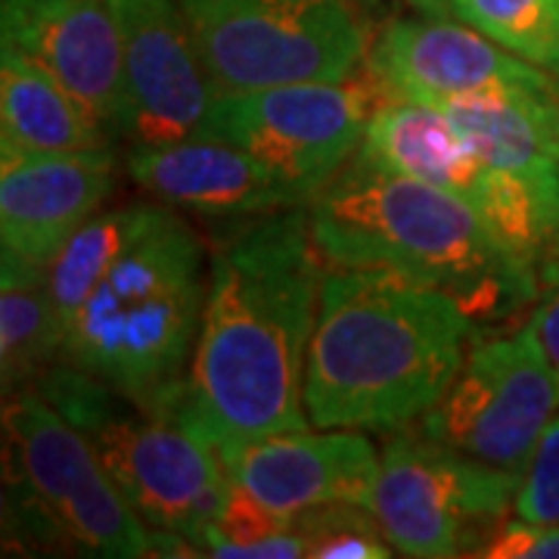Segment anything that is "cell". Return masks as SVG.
Returning <instances> with one entry per match:
<instances>
[{"mask_svg": "<svg viewBox=\"0 0 559 559\" xmlns=\"http://www.w3.org/2000/svg\"><path fill=\"white\" fill-rule=\"evenodd\" d=\"M326 264L308 205L227 221L180 419L212 448L305 429V364Z\"/></svg>", "mask_w": 559, "mask_h": 559, "instance_id": "obj_1", "label": "cell"}, {"mask_svg": "<svg viewBox=\"0 0 559 559\" xmlns=\"http://www.w3.org/2000/svg\"><path fill=\"white\" fill-rule=\"evenodd\" d=\"M479 323L454 296L382 267H326L305 364L318 429L395 432L457 377Z\"/></svg>", "mask_w": 559, "mask_h": 559, "instance_id": "obj_2", "label": "cell"}, {"mask_svg": "<svg viewBox=\"0 0 559 559\" xmlns=\"http://www.w3.org/2000/svg\"><path fill=\"white\" fill-rule=\"evenodd\" d=\"M308 227L326 267H382L429 283L479 326L520 318L538 296V264L513 252L469 202L358 153L308 202Z\"/></svg>", "mask_w": 559, "mask_h": 559, "instance_id": "obj_3", "label": "cell"}, {"mask_svg": "<svg viewBox=\"0 0 559 559\" xmlns=\"http://www.w3.org/2000/svg\"><path fill=\"white\" fill-rule=\"evenodd\" d=\"M212 249L162 202L72 323L62 360L146 411L180 417L209 296Z\"/></svg>", "mask_w": 559, "mask_h": 559, "instance_id": "obj_4", "label": "cell"}, {"mask_svg": "<svg viewBox=\"0 0 559 559\" xmlns=\"http://www.w3.org/2000/svg\"><path fill=\"white\" fill-rule=\"evenodd\" d=\"M3 516L16 538L103 559L153 557V528L38 389L3 399Z\"/></svg>", "mask_w": 559, "mask_h": 559, "instance_id": "obj_5", "label": "cell"}, {"mask_svg": "<svg viewBox=\"0 0 559 559\" xmlns=\"http://www.w3.org/2000/svg\"><path fill=\"white\" fill-rule=\"evenodd\" d=\"M35 389L79 426L140 520L156 532L183 535L197 547L234 491L218 448L180 417L146 411L66 360Z\"/></svg>", "mask_w": 559, "mask_h": 559, "instance_id": "obj_6", "label": "cell"}, {"mask_svg": "<svg viewBox=\"0 0 559 559\" xmlns=\"http://www.w3.org/2000/svg\"><path fill=\"white\" fill-rule=\"evenodd\" d=\"M202 60L224 91L340 81L367 69L364 0H180Z\"/></svg>", "mask_w": 559, "mask_h": 559, "instance_id": "obj_7", "label": "cell"}, {"mask_svg": "<svg viewBox=\"0 0 559 559\" xmlns=\"http://www.w3.org/2000/svg\"><path fill=\"white\" fill-rule=\"evenodd\" d=\"M516 491L520 479L411 423L385 439L370 510L399 557H476L513 513Z\"/></svg>", "mask_w": 559, "mask_h": 559, "instance_id": "obj_8", "label": "cell"}, {"mask_svg": "<svg viewBox=\"0 0 559 559\" xmlns=\"http://www.w3.org/2000/svg\"><path fill=\"white\" fill-rule=\"evenodd\" d=\"M559 414V370L532 323L476 333L457 377L417 426L429 439L520 479Z\"/></svg>", "mask_w": 559, "mask_h": 559, "instance_id": "obj_9", "label": "cell"}, {"mask_svg": "<svg viewBox=\"0 0 559 559\" xmlns=\"http://www.w3.org/2000/svg\"><path fill=\"white\" fill-rule=\"evenodd\" d=\"M385 97L389 91L370 69L340 81L224 91L205 138L249 150L311 202L358 153L367 121Z\"/></svg>", "mask_w": 559, "mask_h": 559, "instance_id": "obj_10", "label": "cell"}, {"mask_svg": "<svg viewBox=\"0 0 559 559\" xmlns=\"http://www.w3.org/2000/svg\"><path fill=\"white\" fill-rule=\"evenodd\" d=\"M124 57L128 146L205 138L221 87L202 60L180 0H109Z\"/></svg>", "mask_w": 559, "mask_h": 559, "instance_id": "obj_11", "label": "cell"}, {"mask_svg": "<svg viewBox=\"0 0 559 559\" xmlns=\"http://www.w3.org/2000/svg\"><path fill=\"white\" fill-rule=\"evenodd\" d=\"M367 69L392 97L444 103L463 97H559V75L522 60L448 16H399L377 28Z\"/></svg>", "mask_w": 559, "mask_h": 559, "instance_id": "obj_12", "label": "cell"}, {"mask_svg": "<svg viewBox=\"0 0 559 559\" xmlns=\"http://www.w3.org/2000/svg\"><path fill=\"white\" fill-rule=\"evenodd\" d=\"M230 481L274 516H299L326 503L370 507L380 454L364 429H286L221 448Z\"/></svg>", "mask_w": 559, "mask_h": 559, "instance_id": "obj_13", "label": "cell"}, {"mask_svg": "<svg viewBox=\"0 0 559 559\" xmlns=\"http://www.w3.org/2000/svg\"><path fill=\"white\" fill-rule=\"evenodd\" d=\"M3 44L57 79L121 143L124 57L109 0H3Z\"/></svg>", "mask_w": 559, "mask_h": 559, "instance_id": "obj_14", "label": "cell"}, {"mask_svg": "<svg viewBox=\"0 0 559 559\" xmlns=\"http://www.w3.org/2000/svg\"><path fill=\"white\" fill-rule=\"evenodd\" d=\"M116 150L0 153V242L7 255L50 267L116 190Z\"/></svg>", "mask_w": 559, "mask_h": 559, "instance_id": "obj_15", "label": "cell"}, {"mask_svg": "<svg viewBox=\"0 0 559 559\" xmlns=\"http://www.w3.org/2000/svg\"><path fill=\"white\" fill-rule=\"evenodd\" d=\"M124 171L153 200L221 224L308 205L277 168L218 138L131 146Z\"/></svg>", "mask_w": 559, "mask_h": 559, "instance_id": "obj_16", "label": "cell"}, {"mask_svg": "<svg viewBox=\"0 0 559 559\" xmlns=\"http://www.w3.org/2000/svg\"><path fill=\"white\" fill-rule=\"evenodd\" d=\"M360 159L466 200L481 215L488 168L451 116L423 100L385 97L367 121Z\"/></svg>", "mask_w": 559, "mask_h": 559, "instance_id": "obj_17", "label": "cell"}, {"mask_svg": "<svg viewBox=\"0 0 559 559\" xmlns=\"http://www.w3.org/2000/svg\"><path fill=\"white\" fill-rule=\"evenodd\" d=\"M116 146L60 81L0 44V153H84Z\"/></svg>", "mask_w": 559, "mask_h": 559, "instance_id": "obj_18", "label": "cell"}, {"mask_svg": "<svg viewBox=\"0 0 559 559\" xmlns=\"http://www.w3.org/2000/svg\"><path fill=\"white\" fill-rule=\"evenodd\" d=\"M44 264L3 252L0 264V389H35L62 360V330Z\"/></svg>", "mask_w": 559, "mask_h": 559, "instance_id": "obj_19", "label": "cell"}, {"mask_svg": "<svg viewBox=\"0 0 559 559\" xmlns=\"http://www.w3.org/2000/svg\"><path fill=\"white\" fill-rule=\"evenodd\" d=\"M159 205L162 202L156 200L103 209L100 215L87 221L53 259L50 271H47V286H50L53 311L60 320L62 348H66V336L84 308V301L91 299V293L100 286L109 267L121 259V252L138 240L140 230L156 218Z\"/></svg>", "mask_w": 559, "mask_h": 559, "instance_id": "obj_20", "label": "cell"}, {"mask_svg": "<svg viewBox=\"0 0 559 559\" xmlns=\"http://www.w3.org/2000/svg\"><path fill=\"white\" fill-rule=\"evenodd\" d=\"M444 10L559 75V0H444Z\"/></svg>", "mask_w": 559, "mask_h": 559, "instance_id": "obj_21", "label": "cell"}, {"mask_svg": "<svg viewBox=\"0 0 559 559\" xmlns=\"http://www.w3.org/2000/svg\"><path fill=\"white\" fill-rule=\"evenodd\" d=\"M311 559H389L395 547L389 544L382 525L370 507L360 503H326L296 516Z\"/></svg>", "mask_w": 559, "mask_h": 559, "instance_id": "obj_22", "label": "cell"}, {"mask_svg": "<svg viewBox=\"0 0 559 559\" xmlns=\"http://www.w3.org/2000/svg\"><path fill=\"white\" fill-rule=\"evenodd\" d=\"M513 516L528 522H559V414L544 429L538 448L528 460Z\"/></svg>", "mask_w": 559, "mask_h": 559, "instance_id": "obj_23", "label": "cell"}, {"mask_svg": "<svg viewBox=\"0 0 559 559\" xmlns=\"http://www.w3.org/2000/svg\"><path fill=\"white\" fill-rule=\"evenodd\" d=\"M481 559H559V522H528L513 516L485 540Z\"/></svg>", "mask_w": 559, "mask_h": 559, "instance_id": "obj_24", "label": "cell"}, {"mask_svg": "<svg viewBox=\"0 0 559 559\" xmlns=\"http://www.w3.org/2000/svg\"><path fill=\"white\" fill-rule=\"evenodd\" d=\"M532 330L538 333L540 348L559 370V237L547 242L538 259V296L528 314Z\"/></svg>", "mask_w": 559, "mask_h": 559, "instance_id": "obj_25", "label": "cell"}, {"mask_svg": "<svg viewBox=\"0 0 559 559\" xmlns=\"http://www.w3.org/2000/svg\"><path fill=\"white\" fill-rule=\"evenodd\" d=\"M414 7H423V10H444V0H407Z\"/></svg>", "mask_w": 559, "mask_h": 559, "instance_id": "obj_26", "label": "cell"}]
</instances>
